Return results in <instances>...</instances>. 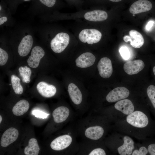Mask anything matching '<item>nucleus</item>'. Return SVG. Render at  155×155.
Wrapping results in <instances>:
<instances>
[{"label": "nucleus", "instance_id": "obj_22", "mask_svg": "<svg viewBox=\"0 0 155 155\" xmlns=\"http://www.w3.org/2000/svg\"><path fill=\"white\" fill-rule=\"evenodd\" d=\"M40 149L36 139L32 138L28 142V145L24 149V153L26 155H37Z\"/></svg>", "mask_w": 155, "mask_h": 155}, {"label": "nucleus", "instance_id": "obj_13", "mask_svg": "<svg viewBox=\"0 0 155 155\" xmlns=\"http://www.w3.org/2000/svg\"><path fill=\"white\" fill-rule=\"evenodd\" d=\"M95 60V57L93 54L90 52H86L80 55L75 61L77 67L85 68L92 65Z\"/></svg>", "mask_w": 155, "mask_h": 155}, {"label": "nucleus", "instance_id": "obj_11", "mask_svg": "<svg viewBox=\"0 0 155 155\" xmlns=\"http://www.w3.org/2000/svg\"><path fill=\"white\" fill-rule=\"evenodd\" d=\"M144 66L143 61L136 60L126 62L123 65V69L128 74L132 75L138 73L144 69Z\"/></svg>", "mask_w": 155, "mask_h": 155}, {"label": "nucleus", "instance_id": "obj_12", "mask_svg": "<svg viewBox=\"0 0 155 155\" xmlns=\"http://www.w3.org/2000/svg\"><path fill=\"white\" fill-rule=\"evenodd\" d=\"M33 39L29 34L24 37L20 43L18 48L19 54L22 57H25L29 53L32 46Z\"/></svg>", "mask_w": 155, "mask_h": 155}, {"label": "nucleus", "instance_id": "obj_28", "mask_svg": "<svg viewBox=\"0 0 155 155\" xmlns=\"http://www.w3.org/2000/svg\"><path fill=\"white\" fill-rule=\"evenodd\" d=\"M119 52L122 57L125 60L128 59L130 57V52L126 47L123 46L119 49Z\"/></svg>", "mask_w": 155, "mask_h": 155}, {"label": "nucleus", "instance_id": "obj_27", "mask_svg": "<svg viewBox=\"0 0 155 155\" xmlns=\"http://www.w3.org/2000/svg\"><path fill=\"white\" fill-rule=\"evenodd\" d=\"M8 58V55L7 52L0 48V65H4L7 63Z\"/></svg>", "mask_w": 155, "mask_h": 155}, {"label": "nucleus", "instance_id": "obj_17", "mask_svg": "<svg viewBox=\"0 0 155 155\" xmlns=\"http://www.w3.org/2000/svg\"><path fill=\"white\" fill-rule=\"evenodd\" d=\"M69 110L68 108L64 106H60L55 109L52 113L54 121L59 123L65 121L68 117Z\"/></svg>", "mask_w": 155, "mask_h": 155}, {"label": "nucleus", "instance_id": "obj_1", "mask_svg": "<svg viewBox=\"0 0 155 155\" xmlns=\"http://www.w3.org/2000/svg\"><path fill=\"white\" fill-rule=\"evenodd\" d=\"M69 41L70 36L68 34L64 32L59 33L51 40V48L55 53H61L67 46Z\"/></svg>", "mask_w": 155, "mask_h": 155}, {"label": "nucleus", "instance_id": "obj_33", "mask_svg": "<svg viewBox=\"0 0 155 155\" xmlns=\"http://www.w3.org/2000/svg\"><path fill=\"white\" fill-rule=\"evenodd\" d=\"M154 23V21L151 20L148 22L146 27V30L147 31L150 30L153 25Z\"/></svg>", "mask_w": 155, "mask_h": 155}, {"label": "nucleus", "instance_id": "obj_30", "mask_svg": "<svg viewBox=\"0 0 155 155\" xmlns=\"http://www.w3.org/2000/svg\"><path fill=\"white\" fill-rule=\"evenodd\" d=\"M148 149L144 146L140 147L139 150H134L132 153V155H146L148 153Z\"/></svg>", "mask_w": 155, "mask_h": 155}, {"label": "nucleus", "instance_id": "obj_9", "mask_svg": "<svg viewBox=\"0 0 155 155\" xmlns=\"http://www.w3.org/2000/svg\"><path fill=\"white\" fill-rule=\"evenodd\" d=\"M72 138L69 135H65L59 136L51 143L50 146L53 150L59 151L68 147L71 144Z\"/></svg>", "mask_w": 155, "mask_h": 155}, {"label": "nucleus", "instance_id": "obj_34", "mask_svg": "<svg viewBox=\"0 0 155 155\" xmlns=\"http://www.w3.org/2000/svg\"><path fill=\"white\" fill-rule=\"evenodd\" d=\"M7 20V18L6 16L1 17L0 18V26L3 24L4 22H6Z\"/></svg>", "mask_w": 155, "mask_h": 155}, {"label": "nucleus", "instance_id": "obj_37", "mask_svg": "<svg viewBox=\"0 0 155 155\" xmlns=\"http://www.w3.org/2000/svg\"><path fill=\"white\" fill-rule=\"evenodd\" d=\"M153 71L155 75V66L154 67L153 69Z\"/></svg>", "mask_w": 155, "mask_h": 155}, {"label": "nucleus", "instance_id": "obj_24", "mask_svg": "<svg viewBox=\"0 0 155 155\" xmlns=\"http://www.w3.org/2000/svg\"><path fill=\"white\" fill-rule=\"evenodd\" d=\"M18 71L23 82L29 83L30 81V77L32 73L31 70L26 66L20 67Z\"/></svg>", "mask_w": 155, "mask_h": 155}, {"label": "nucleus", "instance_id": "obj_38", "mask_svg": "<svg viewBox=\"0 0 155 155\" xmlns=\"http://www.w3.org/2000/svg\"><path fill=\"white\" fill-rule=\"evenodd\" d=\"M2 117L0 115V123H1V122L2 121Z\"/></svg>", "mask_w": 155, "mask_h": 155}, {"label": "nucleus", "instance_id": "obj_4", "mask_svg": "<svg viewBox=\"0 0 155 155\" xmlns=\"http://www.w3.org/2000/svg\"><path fill=\"white\" fill-rule=\"evenodd\" d=\"M129 90L124 87H119L110 91L107 95L106 99L109 102H113L125 99L129 95Z\"/></svg>", "mask_w": 155, "mask_h": 155}, {"label": "nucleus", "instance_id": "obj_2", "mask_svg": "<svg viewBox=\"0 0 155 155\" xmlns=\"http://www.w3.org/2000/svg\"><path fill=\"white\" fill-rule=\"evenodd\" d=\"M102 36L101 33L94 29H85L79 33L78 37L80 40L83 43L92 44L98 42Z\"/></svg>", "mask_w": 155, "mask_h": 155}, {"label": "nucleus", "instance_id": "obj_25", "mask_svg": "<svg viewBox=\"0 0 155 155\" xmlns=\"http://www.w3.org/2000/svg\"><path fill=\"white\" fill-rule=\"evenodd\" d=\"M147 94L154 108L155 109V86H149L147 89Z\"/></svg>", "mask_w": 155, "mask_h": 155}, {"label": "nucleus", "instance_id": "obj_31", "mask_svg": "<svg viewBox=\"0 0 155 155\" xmlns=\"http://www.w3.org/2000/svg\"><path fill=\"white\" fill-rule=\"evenodd\" d=\"M89 155H105V151L101 148H97L93 150L89 154Z\"/></svg>", "mask_w": 155, "mask_h": 155}, {"label": "nucleus", "instance_id": "obj_21", "mask_svg": "<svg viewBox=\"0 0 155 155\" xmlns=\"http://www.w3.org/2000/svg\"><path fill=\"white\" fill-rule=\"evenodd\" d=\"M29 108V104L25 100H22L18 102L12 108V113L16 116H21L26 113Z\"/></svg>", "mask_w": 155, "mask_h": 155}, {"label": "nucleus", "instance_id": "obj_20", "mask_svg": "<svg viewBox=\"0 0 155 155\" xmlns=\"http://www.w3.org/2000/svg\"><path fill=\"white\" fill-rule=\"evenodd\" d=\"M104 132L103 128L100 126L90 127L87 128L85 132V136L88 138L96 140L100 138Z\"/></svg>", "mask_w": 155, "mask_h": 155}, {"label": "nucleus", "instance_id": "obj_3", "mask_svg": "<svg viewBox=\"0 0 155 155\" xmlns=\"http://www.w3.org/2000/svg\"><path fill=\"white\" fill-rule=\"evenodd\" d=\"M126 120L131 125L138 128L145 127L149 123V119L147 116L140 111H135L128 115Z\"/></svg>", "mask_w": 155, "mask_h": 155}, {"label": "nucleus", "instance_id": "obj_23", "mask_svg": "<svg viewBox=\"0 0 155 155\" xmlns=\"http://www.w3.org/2000/svg\"><path fill=\"white\" fill-rule=\"evenodd\" d=\"M12 88L15 93L17 94H22L23 88L20 83V79L16 76L12 75L11 78Z\"/></svg>", "mask_w": 155, "mask_h": 155}, {"label": "nucleus", "instance_id": "obj_10", "mask_svg": "<svg viewBox=\"0 0 155 155\" xmlns=\"http://www.w3.org/2000/svg\"><path fill=\"white\" fill-rule=\"evenodd\" d=\"M19 135L18 130L13 127H10L3 133L0 141L1 146L7 147L17 139Z\"/></svg>", "mask_w": 155, "mask_h": 155}, {"label": "nucleus", "instance_id": "obj_36", "mask_svg": "<svg viewBox=\"0 0 155 155\" xmlns=\"http://www.w3.org/2000/svg\"><path fill=\"white\" fill-rule=\"evenodd\" d=\"M114 3H118L121 2L124 0H108Z\"/></svg>", "mask_w": 155, "mask_h": 155}, {"label": "nucleus", "instance_id": "obj_6", "mask_svg": "<svg viewBox=\"0 0 155 155\" xmlns=\"http://www.w3.org/2000/svg\"><path fill=\"white\" fill-rule=\"evenodd\" d=\"M100 75L102 78H110L113 73V67L111 60L106 57L102 58L97 65Z\"/></svg>", "mask_w": 155, "mask_h": 155}, {"label": "nucleus", "instance_id": "obj_32", "mask_svg": "<svg viewBox=\"0 0 155 155\" xmlns=\"http://www.w3.org/2000/svg\"><path fill=\"white\" fill-rule=\"evenodd\" d=\"M148 152L151 155H155V143L149 144L147 148Z\"/></svg>", "mask_w": 155, "mask_h": 155}, {"label": "nucleus", "instance_id": "obj_35", "mask_svg": "<svg viewBox=\"0 0 155 155\" xmlns=\"http://www.w3.org/2000/svg\"><path fill=\"white\" fill-rule=\"evenodd\" d=\"M31 0H14V1L15 3H18V2H20L22 1H30Z\"/></svg>", "mask_w": 155, "mask_h": 155}, {"label": "nucleus", "instance_id": "obj_29", "mask_svg": "<svg viewBox=\"0 0 155 155\" xmlns=\"http://www.w3.org/2000/svg\"><path fill=\"white\" fill-rule=\"evenodd\" d=\"M32 114L36 117L40 118L43 119L46 118L49 114L43 111L38 110H34L32 111Z\"/></svg>", "mask_w": 155, "mask_h": 155}, {"label": "nucleus", "instance_id": "obj_26", "mask_svg": "<svg viewBox=\"0 0 155 155\" xmlns=\"http://www.w3.org/2000/svg\"><path fill=\"white\" fill-rule=\"evenodd\" d=\"M57 3V0H36V4L48 8L54 6Z\"/></svg>", "mask_w": 155, "mask_h": 155}, {"label": "nucleus", "instance_id": "obj_14", "mask_svg": "<svg viewBox=\"0 0 155 155\" xmlns=\"http://www.w3.org/2000/svg\"><path fill=\"white\" fill-rule=\"evenodd\" d=\"M36 88L39 94L46 98L53 96L56 92V89L54 86L44 82H39L36 86Z\"/></svg>", "mask_w": 155, "mask_h": 155}, {"label": "nucleus", "instance_id": "obj_16", "mask_svg": "<svg viewBox=\"0 0 155 155\" xmlns=\"http://www.w3.org/2000/svg\"><path fill=\"white\" fill-rule=\"evenodd\" d=\"M115 108L126 115L134 111V108L132 102L128 99H123L117 102L115 104Z\"/></svg>", "mask_w": 155, "mask_h": 155}, {"label": "nucleus", "instance_id": "obj_7", "mask_svg": "<svg viewBox=\"0 0 155 155\" xmlns=\"http://www.w3.org/2000/svg\"><path fill=\"white\" fill-rule=\"evenodd\" d=\"M129 35H125L123 37L126 42H130L131 45L134 48H139L141 47L144 43V40L142 34L137 31L132 30L129 32Z\"/></svg>", "mask_w": 155, "mask_h": 155}, {"label": "nucleus", "instance_id": "obj_5", "mask_svg": "<svg viewBox=\"0 0 155 155\" xmlns=\"http://www.w3.org/2000/svg\"><path fill=\"white\" fill-rule=\"evenodd\" d=\"M153 6L152 3L149 0H137L131 4L129 11L131 13L137 14L148 11Z\"/></svg>", "mask_w": 155, "mask_h": 155}, {"label": "nucleus", "instance_id": "obj_18", "mask_svg": "<svg viewBox=\"0 0 155 155\" xmlns=\"http://www.w3.org/2000/svg\"><path fill=\"white\" fill-rule=\"evenodd\" d=\"M123 139V144L117 149L118 153L121 155H131L134 148V142L130 137L127 136H125Z\"/></svg>", "mask_w": 155, "mask_h": 155}, {"label": "nucleus", "instance_id": "obj_15", "mask_svg": "<svg viewBox=\"0 0 155 155\" xmlns=\"http://www.w3.org/2000/svg\"><path fill=\"white\" fill-rule=\"evenodd\" d=\"M108 17L106 11L101 10H95L86 12L84 15L85 19L91 22H99L105 20Z\"/></svg>", "mask_w": 155, "mask_h": 155}, {"label": "nucleus", "instance_id": "obj_8", "mask_svg": "<svg viewBox=\"0 0 155 155\" xmlns=\"http://www.w3.org/2000/svg\"><path fill=\"white\" fill-rule=\"evenodd\" d=\"M45 52L43 49L39 46H36L32 49L31 55L27 60L28 65L33 68H36L39 65L41 59L44 56Z\"/></svg>", "mask_w": 155, "mask_h": 155}, {"label": "nucleus", "instance_id": "obj_19", "mask_svg": "<svg viewBox=\"0 0 155 155\" xmlns=\"http://www.w3.org/2000/svg\"><path fill=\"white\" fill-rule=\"evenodd\" d=\"M68 88L70 97L73 103L77 105L80 104L82 101V95L78 87L74 84L71 83Z\"/></svg>", "mask_w": 155, "mask_h": 155}]
</instances>
